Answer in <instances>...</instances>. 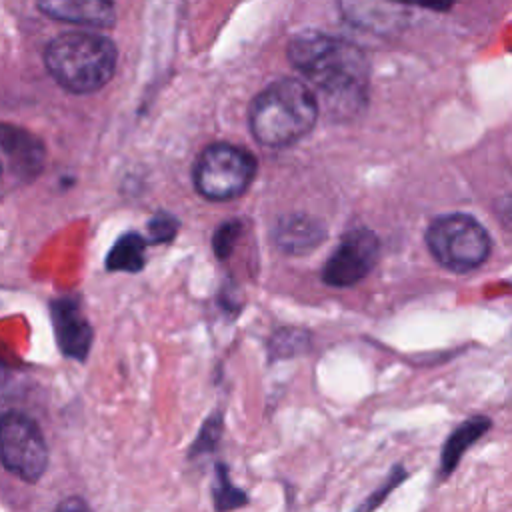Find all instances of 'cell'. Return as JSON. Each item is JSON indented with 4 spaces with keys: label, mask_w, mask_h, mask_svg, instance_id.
<instances>
[{
    "label": "cell",
    "mask_w": 512,
    "mask_h": 512,
    "mask_svg": "<svg viewBox=\"0 0 512 512\" xmlns=\"http://www.w3.org/2000/svg\"><path fill=\"white\" fill-rule=\"evenodd\" d=\"M288 60L322 94L332 114L354 116L366 106L370 66L356 44L304 30L290 40Z\"/></svg>",
    "instance_id": "cell-1"
},
{
    "label": "cell",
    "mask_w": 512,
    "mask_h": 512,
    "mask_svg": "<svg viewBox=\"0 0 512 512\" xmlns=\"http://www.w3.org/2000/svg\"><path fill=\"white\" fill-rule=\"evenodd\" d=\"M0 462L16 478L36 482L48 468V446L38 424L16 410L0 416Z\"/></svg>",
    "instance_id": "cell-6"
},
{
    "label": "cell",
    "mask_w": 512,
    "mask_h": 512,
    "mask_svg": "<svg viewBox=\"0 0 512 512\" xmlns=\"http://www.w3.org/2000/svg\"><path fill=\"white\" fill-rule=\"evenodd\" d=\"M340 10L348 22L358 28L390 34L404 24V6L392 0H340Z\"/></svg>",
    "instance_id": "cell-10"
},
{
    "label": "cell",
    "mask_w": 512,
    "mask_h": 512,
    "mask_svg": "<svg viewBox=\"0 0 512 512\" xmlns=\"http://www.w3.org/2000/svg\"><path fill=\"white\" fill-rule=\"evenodd\" d=\"M56 512H92V510H90V506L82 498L70 496V498H66V500H62L58 504Z\"/></svg>",
    "instance_id": "cell-22"
},
{
    "label": "cell",
    "mask_w": 512,
    "mask_h": 512,
    "mask_svg": "<svg viewBox=\"0 0 512 512\" xmlns=\"http://www.w3.org/2000/svg\"><path fill=\"white\" fill-rule=\"evenodd\" d=\"M318 106V98L308 84L296 78H280L254 98L248 112L250 130L264 146H290L314 128Z\"/></svg>",
    "instance_id": "cell-2"
},
{
    "label": "cell",
    "mask_w": 512,
    "mask_h": 512,
    "mask_svg": "<svg viewBox=\"0 0 512 512\" xmlns=\"http://www.w3.org/2000/svg\"><path fill=\"white\" fill-rule=\"evenodd\" d=\"M240 228H242L240 222H226L224 226L218 228V232L214 234V252L220 258H226L232 252L234 242L240 236Z\"/></svg>",
    "instance_id": "cell-19"
},
{
    "label": "cell",
    "mask_w": 512,
    "mask_h": 512,
    "mask_svg": "<svg viewBox=\"0 0 512 512\" xmlns=\"http://www.w3.org/2000/svg\"><path fill=\"white\" fill-rule=\"evenodd\" d=\"M256 174V160L244 148L216 142L202 150L196 168V190L208 200H232L244 194Z\"/></svg>",
    "instance_id": "cell-5"
},
{
    "label": "cell",
    "mask_w": 512,
    "mask_h": 512,
    "mask_svg": "<svg viewBox=\"0 0 512 512\" xmlns=\"http://www.w3.org/2000/svg\"><path fill=\"white\" fill-rule=\"evenodd\" d=\"M248 502L246 492L236 488L228 478L226 466L216 468V484H214V506L218 512H228L244 506Z\"/></svg>",
    "instance_id": "cell-15"
},
{
    "label": "cell",
    "mask_w": 512,
    "mask_h": 512,
    "mask_svg": "<svg viewBox=\"0 0 512 512\" xmlns=\"http://www.w3.org/2000/svg\"><path fill=\"white\" fill-rule=\"evenodd\" d=\"M144 250L146 242L138 234H124L108 252L106 266L108 270L136 272L144 266Z\"/></svg>",
    "instance_id": "cell-14"
},
{
    "label": "cell",
    "mask_w": 512,
    "mask_h": 512,
    "mask_svg": "<svg viewBox=\"0 0 512 512\" xmlns=\"http://www.w3.org/2000/svg\"><path fill=\"white\" fill-rule=\"evenodd\" d=\"M404 478H406V470H404L400 464L394 466L392 472H390V476L384 480V484H382L372 496L366 498V502L358 508V512H372L374 508H378V506L382 504V500H386V496H388Z\"/></svg>",
    "instance_id": "cell-18"
},
{
    "label": "cell",
    "mask_w": 512,
    "mask_h": 512,
    "mask_svg": "<svg viewBox=\"0 0 512 512\" xmlns=\"http://www.w3.org/2000/svg\"><path fill=\"white\" fill-rule=\"evenodd\" d=\"M308 334L302 332V330H284L280 334H276L274 342H272V354L274 356H280V358H286V356H294V354H300L308 348Z\"/></svg>",
    "instance_id": "cell-16"
},
{
    "label": "cell",
    "mask_w": 512,
    "mask_h": 512,
    "mask_svg": "<svg viewBox=\"0 0 512 512\" xmlns=\"http://www.w3.org/2000/svg\"><path fill=\"white\" fill-rule=\"evenodd\" d=\"M426 246L434 260L450 272L462 274L486 262L492 240L486 228L468 214H442L426 228Z\"/></svg>",
    "instance_id": "cell-4"
},
{
    "label": "cell",
    "mask_w": 512,
    "mask_h": 512,
    "mask_svg": "<svg viewBox=\"0 0 512 512\" xmlns=\"http://www.w3.org/2000/svg\"><path fill=\"white\" fill-rule=\"evenodd\" d=\"M220 432H222V418H220V414H212V416L202 424V430H200L196 442L192 444L190 456L210 452V450L216 446V442H218V438H220Z\"/></svg>",
    "instance_id": "cell-17"
},
{
    "label": "cell",
    "mask_w": 512,
    "mask_h": 512,
    "mask_svg": "<svg viewBox=\"0 0 512 512\" xmlns=\"http://www.w3.org/2000/svg\"><path fill=\"white\" fill-rule=\"evenodd\" d=\"M176 220L170 214H160L154 216L148 224V232H150V240L152 242H166L174 236L176 232Z\"/></svg>",
    "instance_id": "cell-20"
},
{
    "label": "cell",
    "mask_w": 512,
    "mask_h": 512,
    "mask_svg": "<svg viewBox=\"0 0 512 512\" xmlns=\"http://www.w3.org/2000/svg\"><path fill=\"white\" fill-rule=\"evenodd\" d=\"M6 382V366H4V362L0 360V386Z\"/></svg>",
    "instance_id": "cell-24"
},
{
    "label": "cell",
    "mask_w": 512,
    "mask_h": 512,
    "mask_svg": "<svg viewBox=\"0 0 512 512\" xmlns=\"http://www.w3.org/2000/svg\"><path fill=\"white\" fill-rule=\"evenodd\" d=\"M38 8L54 20L82 26H112L116 20L114 0H38Z\"/></svg>",
    "instance_id": "cell-11"
},
{
    "label": "cell",
    "mask_w": 512,
    "mask_h": 512,
    "mask_svg": "<svg viewBox=\"0 0 512 512\" xmlns=\"http://www.w3.org/2000/svg\"><path fill=\"white\" fill-rule=\"evenodd\" d=\"M56 340L64 356L84 360L92 344V328L72 300H58L52 306Z\"/></svg>",
    "instance_id": "cell-9"
},
{
    "label": "cell",
    "mask_w": 512,
    "mask_h": 512,
    "mask_svg": "<svg viewBox=\"0 0 512 512\" xmlns=\"http://www.w3.org/2000/svg\"><path fill=\"white\" fill-rule=\"evenodd\" d=\"M116 46L94 32H64L44 54L50 76L66 90L86 94L102 88L116 70Z\"/></svg>",
    "instance_id": "cell-3"
},
{
    "label": "cell",
    "mask_w": 512,
    "mask_h": 512,
    "mask_svg": "<svg viewBox=\"0 0 512 512\" xmlns=\"http://www.w3.org/2000/svg\"><path fill=\"white\" fill-rule=\"evenodd\" d=\"M498 216H500V220L508 226V228H512V196H508V198H502L500 202H498Z\"/></svg>",
    "instance_id": "cell-23"
},
{
    "label": "cell",
    "mask_w": 512,
    "mask_h": 512,
    "mask_svg": "<svg viewBox=\"0 0 512 512\" xmlns=\"http://www.w3.org/2000/svg\"><path fill=\"white\" fill-rule=\"evenodd\" d=\"M42 160L40 140L22 128L0 124V178L12 174L18 180H28L40 172Z\"/></svg>",
    "instance_id": "cell-8"
},
{
    "label": "cell",
    "mask_w": 512,
    "mask_h": 512,
    "mask_svg": "<svg viewBox=\"0 0 512 512\" xmlns=\"http://www.w3.org/2000/svg\"><path fill=\"white\" fill-rule=\"evenodd\" d=\"M400 6H416V8H424V10H438V12H444V10H450L454 6L456 0H392Z\"/></svg>",
    "instance_id": "cell-21"
},
{
    "label": "cell",
    "mask_w": 512,
    "mask_h": 512,
    "mask_svg": "<svg viewBox=\"0 0 512 512\" xmlns=\"http://www.w3.org/2000/svg\"><path fill=\"white\" fill-rule=\"evenodd\" d=\"M492 426V420L484 414H474L470 416L468 420H464L444 442V448H442V458H440V464H442V474H450L460 458L464 456V452L478 440L482 438Z\"/></svg>",
    "instance_id": "cell-13"
},
{
    "label": "cell",
    "mask_w": 512,
    "mask_h": 512,
    "mask_svg": "<svg viewBox=\"0 0 512 512\" xmlns=\"http://www.w3.org/2000/svg\"><path fill=\"white\" fill-rule=\"evenodd\" d=\"M380 258V240L368 228L346 232L324 264L322 280L334 288L354 286L364 280Z\"/></svg>",
    "instance_id": "cell-7"
},
{
    "label": "cell",
    "mask_w": 512,
    "mask_h": 512,
    "mask_svg": "<svg viewBox=\"0 0 512 512\" xmlns=\"http://www.w3.org/2000/svg\"><path fill=\"white\" fill-rule=\"evenodd\" d=\"M274 238L282 250L290 254H304L314 250L326 238V228L312 216L294 214L278 222Z\"/></svg>",
    "instance_id": "cell-12"
}]
</instances>
